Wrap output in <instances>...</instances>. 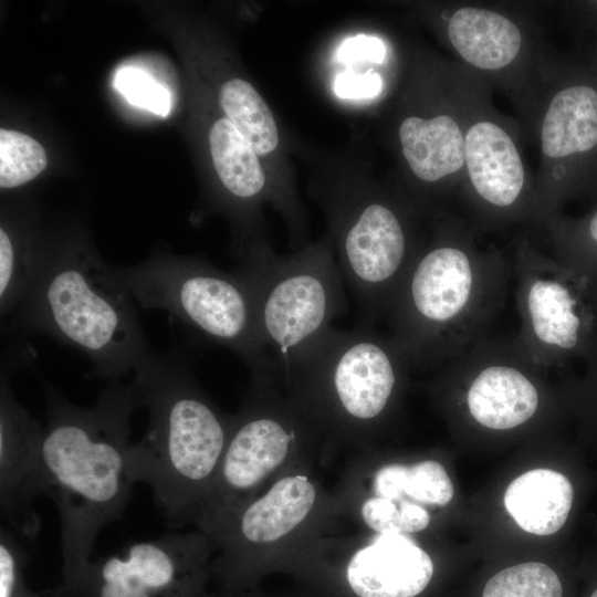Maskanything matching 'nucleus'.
<instances>
[{"mask_svg":"<svg viewBox=\"0 0 597 597\" xmlns=\"http://www.w3.org/2000/svg\"><path fill=\"white\" fill-rule=\"evenodd\" d=\"M517 339L544 369L585 359L597 341V292L590 281L538 250L517 241L513 258Z\"/></svg>","mask_w":597,"mask_h":597,"instance_id":"obj_10","label":"nucleus"},{"mask_svg":"<svg viewBox=\"0 0 597 597\" xmlns=\"http://www.w3.org/2000/svg\"><path fill=\"white\" fill-rule=\"evenodd\" d=\"M23 333L43 334L80 350L95 377L119 380L154 350L136 303L111 265L78 245L38 254L25 297L13 313Z\"/></svg>","mask_w":597,"mask_h":597,"instance_id":"obj_4","label":"nucleus"},{"mask_svg":"<svg viewBox=\"0 0 597 597\" xmlns=\"http://www.w3.org/2000/svg\"><path fill=\"white\" fill-rule=\"evenodd\" d=\"M482 597H564V586L552 567L528 562L493 575L486 582Z\"/></svg>","mask_w":597,"mask_h":597,"instance_id":"obj_25","label":"nucleus"},{"mask_svg":"<svg viewBox=\"0 0 597 597\" xmlns=\"http://www.w3.org/2000/svg\"><path fill=\"white\" fill-rule=\"evenodd\" d=\"M114 86L133 105L167 116L171 108L170 93L148 73L136 67L121 69Z\"/></svg>","mask_w":597,"mask_h":597,"instance_id":"obj_27","label":"nucleus"},{"mask_svg":"<svg viewBox=\"0 0 597 597\" xmlns=\"http://www.w3.org/2000/svg\"><path fill=\"white\" fill-rule=\"evenodd\" d=\"M434 564L409 534L326 537L296 574L314 597H420Z\"/></svg>","mask_w":597,"mask_h":597,"instance_id":"obj_11","label":"nucleus"},{"mask_svg":"<svg viewBox=\"0 0 597 597\" xmlns=\"http://www.w3.org/2000/svg\"><path fill=\"white\" fill-rule=\"evenodd\" d=\"M513 263L481 248L458 219L437 224L395 297L390 335L415 366H439L489 335L503 307Z\"/></svg>","mask_w":597,"mask_h":597,"instance_id":"obj_2","label":"nucleus"},{"mask_svg":"<svg viewBox=\"0 0 597 597\" xmlns=\"http://www.w3.org/2000/svg\"><path fill=\"white\" fill-rule=\"evenodd\" d=\"M411 367L390 334L366 323L332 326L281 385L321 437L362 443L388 416Z\"/></svg>","mask_w":597,"mask_h":597,"instance_id":"obj_6","label":"nucleus"},{"mask_svg":"<svg viewBox=\"0 0 597 597\" xmlns=\"http://www.w3.org/2000/svg\"><path fill=\"white\" fill-rule=\"evenodd\" d=\"M132 383L149 422L130 447L129 475L153 490L170 526L189 524L218 472L232 415L219 410L179 355L154 352L134 370Z\"/></svg>","mask_w":597,"mask_h":597,"instance_id":"obj_3","label":"nucleus"},{"mask_svg":"<svg viewBox=\"0 0 597 597\" xmlns=\"http://www.w3.org/2000/svg\"><path fill=\"white\" fill-rule=\"evenodd\" d=\"M552 239L555 258L590 282L597 279V209L579 221H565L556 213L542 223Z\"/></svg>","mask_w":597,"mask_h":597,"instance_id":"obj_24","label":"nucleus"},{"mask_svg":"<svg viewBox=\"0 0 597 597\" xmlns=\"http://www.w3.org/2000/svg\"><path fill=\"white\" fill-rule=\"evenodd\" d=\"M478 77L458 70L453 91L427 114H408L398 125L401 155L420 184L461 187L465 164V125L470 97Z\"/></svg>","mask_w":597,"mask_h":597,"instance_id":"obj_17","label":"nucleus"},{"mask_svg":"<svg viewBox=\"0 0 597 597\" xmlns=\"http://www.w3.org/2000/svg\"><path fill=\"white\" fill-rule=\"evenodd\" d=\"M43 426L17 400L8 378L0 386V503L2 516L19 536L31 543L40 531L33 507L43 494L41 441Z\"/></svg>","mask_w":597,"mask_h":597,"instance_id":"obj_19","label":"nucleus"},{"mask_svg":"<svg viewBox=\"0 0 597 597\" xmlns=\"http://www.w3.org/2000/svg\"><path fill=\"white\" fill-rule=\"evenodd\" d=\"M140 308L163 310L209 342L234 353L252 377L277 379L258 329L244 279L195 259L159 256L130 268L111 266Z\"/></svg>","mask_w":597,"mask_h":597,"instance_id":"obj_7","label":"nucleus"},{"mask_svg":"<svg viewBox=\"0 0 597 597\" xmlns=\"http://www.w3.org/2000/svg\"><path fill=\"white\" fill-rule=\"evenodd\" d=\"M219 101L227 118L256 155L270 154L277 147L279 130L271 109L249 82L227 81L220 88Z\"/></svg>","mask_w":597,"mask_h":597,"instance_id":"obj_23","label":"nucleus"},{"mask_svg":"<svg viewBox=\"0 0 597 597\" xmlns=\"http://www.w3.org/2000/svg\"><path fill=\"white\" fill-rule=\"evenodd\" d=\"M544 93L537 113L541 171L535 181L541 222L566 198L568 164L597 148V88L569 83Z\"/></svg>","mask_w":597,"mask_h":597,"instance_id":"obj_16","label":"nucleus"},{"mask_svg":"<svg viewBox=\"0 0 597 597\" xmlns=\"http://www.w3.org/2000/svg\"><path fill=\"white\" fill-rule=\"evenodd\" d=\"M321 436L272 377L251 378L212 484L190 517L200 528L305 460Z\"/></svg>","mask_w":597,"mask_h":597,"instance_id":"obj_9","label":"nucleus"},{"mask_svg":"<svg viewBox=\"0 0 597 597\" xmlns=\"http://www.w3.org/2000/svg\"><path fill=\"white\" fill-rule=\"evenodd\" d=\"M481 84L478 78L469 103L460 190L483 223L540 226L536 186L523 159L516 130L493 109Z\"/></svg>","mask_w":597,"mask_h":597,"instance_id":"obj_12","label":"nucleus"},{"mask_svg":"<svg viewBox=\"0 0 597 597\" xmlns=\"http://www.w3.org/2000/svg\"><path fill=\"white\" fill-rule=\"evenodd\" d=\"M587 364V381L590 388L597 390V341L590 352L585 357Z\"/></svg>","mask_w":597,"mask_h":597,"instance_id":"obj_31","label":"nucleus"},{"mask_svg":"<svg viewBox=\"0 0 597 597\" xmlns=\"http://www.w3.org/2000/svg\"><path fill=\"white\" fill-rule=\"evenodd\" d=\"M342 516L306 459L261 492L197 528L216 547L212 579L222 594L256 589L268 576H294L303 562L333 534Z\"/></svg>","mask_w":597,"mask_h":597,"instance_id":"obj_5","label":"nucleus"},{"mask_svg":"<svg viewBox=\"0 0 597 597\" xmlns=\"http://www.w3.org/2000/svg\"><path fill=\"white\" fill-rule=\"evenodd\" d=\"M248 283L260 337L282 378L347 313L344 279L326 243L279 256L252 247L235 270Z\"/></svg>","mask_w":597,"mask_h":597,"instance_id":"obj_8","label":"nucleus"},{"mask_svg":"<svg viewBox=\"0 0 597 597\" xmlns=\"http://www.w3.org/2000/svg\"><path fill=\"white\" fill-rule=\"evenodd\" d=\"M574 498L568 476L553 469H533L507 486L504 506L522 530L546 536L566 524Z\"/></svg>","mask_w":597,"mask_h":597,"instance_id":"obj_20","label":"nucleus"},{"mask_svg":"<svg viewBox=\"0 0 597 597\" xmlns=\"http://www.w3.org/2000/svg\"><path fill=\"white\" fill-rule=\"evenodd\" d=\"M383 86L377 73L339 74L334 82L336 95L343 98H365L376 96Z\"/></svg>","mask_w":597,"mask_h":597,"instance_id":"obj_29","label":"nucleus"},{"mask_svg":"<svg viewBox=\"0 0 597 597\" xmlns=\"http://www.w3.org/2000/svg\"><path fill=\"white\" fill-rule=\"evenodd\" d=\"M209 146L217 175L231 196L252 201L263 193L266 179L258 155L227 117L212 125Z\"/></svg>","mask_w":597,"mask_h":597,"instance_id":"obj_22","label":"nucleus"},{"mask_svg":"<svg viewBox=\"0 0 597 597\" xmlns=\"http://www.w3.org/2000/svg\"><path fill=\"white\" fill-rule=\"evenodd\" d=\"M210 597H314V596L312 594L304 595V596H295V595H292V596H289V595L273 596L272 595L271 596V595L261 594L256 591V589H253V590H245V591L232 593V594L218 593V594L211 595Z\"/></svg>","mask_w":597,"mask_h":597,"instance_id":"obj_32","label":"nucleus"},{"mask_svg":"<svg viewBox=\"0 0 597 597\" xmlns=\"http://www.w3.org/2000/svg\"><path fill=\"white\" fill-rule=\"evenodd\" d=\"M25 542L10 526L0 531V597H19L27 586L24 569L30 554Z\"/></svg>","mask_w":597,"mask_h":597,"instance_id":"obj_28","label":"nucleus"},{"mask_svg":"<svg viewBox=\"0 0 597 597\" xmlns=\"http://www.w3.org/2000/svg\"><path fill=\"white\" fill-rule=\"evenodd\" d=\"M446 365V375L464 385L469 417L491 431L528 423L541 408L540 371L516 335H488Z\"/></svg>","mask_w":597,"mask_h":597,"instance_id":"obj_15","label":"nucleus"},{"mask_svg":"<svg viewBox=\"0 0 597 597\" xmlns=\"http://www.w3.org/2000/svg\"><path fill=\"white\" fill-rule=\"evenodd\" d=\"M356 210L339 213L338 266L363 316L370 324L388 317L395 297L421 247L407 214L383 198H367Z\"/></svg>","mask_w":597,"mask_h":597,"instance_id":"obj_13","label":"nucleus"},{"mask_svg":"<svg viewBox=\"0 0 597 597\" xmlns=\"http://www.w3.org/2000/svg\"><path fill=\"white\" fill-rule=\"evenodd\" d=\"M214 554L197 528L135 542L91 561L73 597H210Z\"/></svg>","mask_w":597,"mask_h":597,"instance_id":"obj_14","label":"nucleus"},{"mask_svg":"<svg viewBox=\"0 0 597 597\" xmlns=\"http://www.w3.org/2000/svg\"><path fill=\"white\" fill-rule=\"evenodd\" d=\"M588 597H597V585L591 589Z\"/></svg>","mask_w":597,"mask_h":597,"instance_id":"obj_34","label":"nucleus"},{"mask_svg":"<svg viewBox=\"0 0 597 597\" xmlns=\"http://www.w3.org/2000/svg\"><path fill=\"white\" fill-rule=\"evenodd\" d=\"M446 38L460 66L480 78L514 84L526 75L533 42L516 14L482 6H457L444 18Z\"/></svg>","mask_w":597,"mask_h":597,"instance_id":"obj_18","label":"nucleus"},{"mask_svg":"<svg viewBox=\"0 0 597 597\" xmlns=\"http://www.w3.org/2000/svg\"><path fill=\"white\" fill-rule=\"evenodd\" d=\"M19 597H40V594L38 593H34L32 589L29 588V586L27 585L23 590L21 591V594L19 595Z\"/></svg>","mask_w":597,"mask_h":597,"instance_id":"obj_33","label":"nucleus"},{"mask_svg":"<svg viewBox=\"0 0 597 597\" xmlns=\"http://www.w3.org/2000/svg\"><path fill=\"white\" fill-rule=\"evenodd\" d=\"M597 292V279L590 282Z\"/></svg>","mask_w":597,"mask_h":597,"instance_id":"obj_35","label":"nucleus"},{"mask_svg":"<svg viewBox=\"0 0 597 597\" xmlns=\"http://www.w3.org/2000/svg\"><path fill=\"white\" fill-rule=\"evenodd\" d=\"M46 154L32 137L0 129V186L14 188L35 178L46 167Z\"/></svg>","mask_w":597,"mask_h":597,"instance_id":"obj_26","label":"nucleus"},{"mask_svg":"<svg viewBox=\"0 0 597 597\" xmlns=\"http://www.w3.org/2000/svg\"><path fill=\"white\" fill-rule=\"evenodd\" d=\"M387 54L384 42L375 36L357 35L347 39L339 49L342 61H371L381 63Z\"/></svg>","mask_w":597,"mask_h":597,"instance_id":"obj_30","label":"nucleus"},{"mask_svg":"<svg viewBox=\"0 0 597 597\" xmlns=\"http://www.w3.org/2000/svg\"><path fill=\"white\" fill-rule=\"evenodd\" d=\"M346 482L368 486V494L395 502L410 501L420 505L444 506L453 498L452 482L441 463L421 460L411 464L387 463L378 467L368 478V485L350 480Z\"/></svg>","mask_w":597,"mask_h":597,"instance_id":"obj_21","label":"nucleus"},{"mask_svg":"<svg viewBox=\"0 0 597 597\" xmlns=\"http://www.w3.org/2000/svg\"><path fill=\"white\" fill-rule=\"evenodd\" d=\"M41 441L43 494L61 521L62 582L53 597H73L100 532L117 521L132 493L130 421L142 407L133 383L113 380L92 407L46 386Z\"/></svg>","mask_w":597,"mask_h":597,"instance_id":"obj_1","label":"nucleus"}]
</instances>
